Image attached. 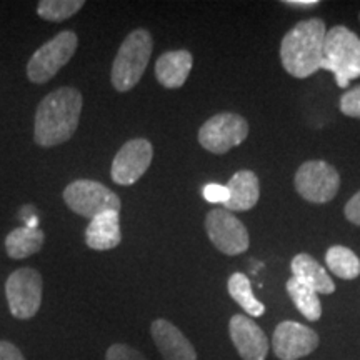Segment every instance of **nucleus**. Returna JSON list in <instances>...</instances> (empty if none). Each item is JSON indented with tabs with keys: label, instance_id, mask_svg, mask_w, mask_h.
<instances>
[{
	"label": "nucleus",
	"instance_id": "f257e3e1",
	"mask_svg": "<svg viewBox=\"0 0 360 360\" xmlns=\"http://www.w3.org/2000/svg\"><path fill=\"white\" fill-rule=\"evenodd\" d=\"M82 94L74 87H60L49 94L35 112L34 141L40 147H56L67 141L79 127Z\"/></svg>",
	"mask_w": 360,
	"mask_h": 360
},
{
	"label": "nucleus",
	"instance_id": "f03ea898",
	"mask_svg": "<svg viewBox=\"0 0 360 360\" xmlns=\"http://www.w3.org/2000/svg\"><path fill=\"white\" fill-rule=\"evenodd\" d=\"M326 34V24L321 19H309L299 22L283 35L281 60L287 74L297 79H307L321 70Z\"/></svg>",
	"mask_w": 360,
	"mask_h": 360
},
{
	"label": "nucleus",
	"instance_id": "7ed1b4c3",
	"mask_svg": "<svg viewBox=\"0 0 360 360\" xmlns=\"http://www.w3.org/2000/svg\"><path fill=\"white\" fill-rule=\"evenodd\" d=\"M322 70L335 75L340 89L349 87L350 80L360 77V39L344 25H335L323 40Z\"/></svg>",
	"mask_w": 360,
	"mask_h": 360
},
{
	"label": "nucleus",
	"instance_id": "20e7f679",
	"mask_svg": "<svg viewBox=\"0 0 360 360\" xmlns=\"http://www.w3.org/2000/svg\"><path fill=\"white\" fill-rule=\"evenodd\" d=\"M152 51L154 40L146 29L134 30L125 37L112 64L110 80L117 92H129L141 82Z\"/></svg>",
	"mask_w": 360,
	"mask_h": 360
},
{
	"label": "nucleus",
	"instance_id": "39448f33",
	"mask_svg": "<svg viewBox=\"0 0 360 360\" xmlns=\"http://www.w3.org/2000/svg\"><path fill=\"white\" fill-rule=\"evenodd\" d=\"M77 34L72 30L57 34L52 40L39 47V51L30 57L29 64H27V77L34 84L49 82L52 77H56L62 67L69 64V60L77 51Z\"/></svg>",
	"mask_w": 360,
	"mask_h": 360
},
{
	"label": "nucleus",
	"instance_id": "423d86ee",
	"mask_svg": "<svg viewBox=\"0 0 360 360\" xmlns=\"http://www.w3.org/2000/svg\"><path fill=\"white\" fill-rule=\"evenodd\" d=\"M64 200L70 210L90 220L109 210L120 212L119 195L96 180H74L65 187Z\"/></svg>",
	"mask_w": 360,
	"mask_h": 360
},
{
	"label": "nucleus",
	"instance_id": "0eeeda50",
	"mask_svg": "<svg viewBox=\"0 0 360 360\" xmlns=\"http://www.w3.org/2000/svg\"><path fill=\"white\" fill-rule=\"evenodd\" d=\"M8 310L19 321H29L42 304V276L35 269H17L6 282Z\"/></svg>",
	"mask_w": 360,
	"mask_h": 360
},
{
	"label": "nucleus",
	"instance_id": "6e6552de",
	"mask_svg": "<svg viewBox=\"0 0 360 360\" xmlns=\"http://www.w3.org/2000/svg\"><path fill=\"white\" fill-rule=\"evenodd\" d=\"M300 197L312 204H326L337 195L340 187L339 172L323 160L304 162L294 179Z\"/></svg>",
	"mask_w": 360,
	"mask_h": 360
},
{
	"label": "nucleus",
	"instance_id": "1a4fd4ad",
	"mask_svg": "<svg viewBox=\"0 0 360 360\" xmlns=\"http://www.w3.org/2000/svg\"><path fill=\"white\" fill-rule=\"evenodd\" d=\"M249 135V124L242 115L222 112L210 117L199 130V142L212 154H227Z\"/></svg>",
	"mask_w": 360,
	"mask_h": 360
},
{
	"label": "nucleus",
	"instance_id": "9d476101",
	"mask_svg": "<svg viewBox=\"0 0 360 360\" xmlns=\"http://www.w3.org/2000/svg\"><path fill=\"white\" fill-rule=\"evenodd\" d=\"M205 231L214 247L225 255L244 254L250 245L245 225L225 209H212L207 214Z\"/></svg>",
	"mask_w": 360,
	"mask_h": 360
},
{
	"label": "nucleus",
	"instance_id": "9b49d317",
	"mask_svg": "<svg viewBox=\"0 0 360 360\" xmlns=\"http://www.w3.org/2000/svg\"><path fill=\"white\" fill-rule=\"evenodd\" d=\"M154 157V147L146 139L125 142L112 162L110 177L119 186H132L147 172Z\"/></svg>",
	"mask_w": 360,
	"mask_h": 360
},
{
	"label": "nucleus",
	"instance_id": "f8f14e48",
	"mask_svg": "<svg viewBox=\"0 0 360 360\" xmlns=\"http://www.w3.org/2000/svg\"><path fill=\"white\" fill-rule=\"evenodd\" d=\"M319 347L317 332L304 323L283 321L274 330L272 349L277 359L299 360Z\"/></svg>",
	"mask_w": 360,
	"mask_h": 360
},
{
	"label": "nucleus",
	"instance_id": "ddd939ff",
	"mask_svg": "<svg viewBox=\"0 0 360 360\" xmlns=\"http://www.w3.org/2000/svg\"><path fill=\"white\" fill-rule=\"evenodd\" d=\"M232 344L244 360H265L269 354L267 335L249 315H233L229 322Z\"/></svg>",
	"mask_w": 360,
	"mask_h": 360
},
{
	"label": "nucleus",
	"instance_id": "4468645a",
	"mask_svg": "<svg viewBox=\"0 0 360 360\" xmlns=\"http://www.w3.org/2000/svg\"><path fill=\"white\" fill-rule=\"evenodd\" d=\"M150 334L164 360H197V352L191 340L165 319L152 322Z\"/></svg>",
	"mask_w": 360,
	"mask_h": 360
},
{
	"label": "nucleus",
	"instance_id": "2eb2a0df",
	"mask_svg": "<svg viewBox=\"0 0 360 360\" xmlns=\"http://www.w3.org/2000/svg\"><path fill=\"white\" fill-rule=\"evenodd\" d=\"M193 65V57L188 51L164 52L155 62V77L165 89H179L187 82Z\"/></svg>",
	"mask_w": 360,
	"mask_h": 360
},
{
	"label": "nucleus",
	"instance_id": "dca6fc26",
	"mask_svg": "<svg viewBox=\"0 0 360 360\" xmlns=\"http://www.w3.org/2000/svg\"><path fill=\"white\" fill-rule=\"evenodd\" d=\"M229 200L224 207L229 212H245L257 205L260 195L259 179L252 170H238L227 184Z\"/></svg>",
	"mask_w": 360,
	"mask_h": 360
},
{
	"label": "nucleus",
	"instance_id": "f3484780",
	"mask_svg": "<svg viewBox=\"0 0 360 360\" xmlns=\"http://www.w3.org/2000/svg\"><path fill=\"white\" fill-rule=\"evenodd\" d=\"M122 242L120 212L109 210L90 220L85 231V244L94 250H110Z\"/></svg>",
	"mask_w": 360,
	"mask_h": 360
},
{
	"label": "nucleus",
	"instance_id": "a211bd4d",
	"mask_svg": "<svg viewBox=\"0 0 360 360\" xmlns=\"http://www.w3.org/2000/svg\"><path fill=\"white\" fill-rule=\"evenodd\" d=\"M290 269L292 274H294L292 277L297 278L299 282H302L304 285L310 287V289H314L317 294L328 295L335 292L334 281H332L330 276L327 274V270L323 269L312 255H295L290 262Z\"/></svg>",
	"mask_w": 360,
	"mask_h": 360
},
{
	"label": "nucleus",
	"instance_id": "6ab92c4d",
	"mask_svg": "<svg viewBox=\"0 0 360 360\" xmlns=\"http://www.w3.org/2000/svg\"><path fill=\"white\" fill-rule=\"evenodd\" d=\"M45 242V233L40 229L19 227L6 237V250L11 259L20 260L37 254Z\"/></svg>",
	"mask_w": 360,
	"mask_h": 360
},
{
	"label": "nucleus",
	"instance_id": "aec40b11",
	"mask_svg": "<svg viewBox=\"0 0 360 360\" xmlns=\"http://www.w3.org/2000/svg\"><path fill=\"white\" fill-rule=\"evenodd\" d=\"M285 289L297 310H299L307 321L317 322L319 319L322 317L321 299H319V294L314 289L304 285L302 282H299L294 277H290L289 281H287Z\"/></svg>",
	"mask_w": 360,
	"mask_h": 360
},
{
	"label": "nucleus",
	"instance_id": "412c9836",
	"mask_svg": "<svg viewBox=\"0 0 360 360\" xmlns=\"http://www.w3.org/2000/svg\"><path fill=\"white\" fill-rule=\"evenodd\" d=\"M227 289L232 299L236 300V302L240 305V307L244 309L250 317L255 319V317H260V315H264L265 305L255 299L254 292H252V283L245 274H240V272L232 274L227 282Z\"/></svg>",
	"mask_w": 360,
	"mask_h": 360
},
{
	"label": "nucleus",
	"instance_id": "4be33fe9",
	"mask_svg": "<svg viewBox=\"0 0 360 360\" xmlns=\"http://www.w3.org/2000/svg\"><path fill=\"white\" fill-rule=\"evenodd\" d=\"M327 267L344 281H354L360 276V259L354 250L344 245H334L326 254Z\"/></svg>",
	"mask_w": 360,
	"mask_h": 360
},
{
	"label": "nucleus",
	"instance_id": "5701e85b",
	"mask_svg": "<svg viewBox=\"0 0 360 360\" xmlns=\"http://www.w3.org/2000/svg\"><path fill=\"white\" fill-rule=\"evenodd\" d=\"M84 6V0H42L39 2L37 13L44 20L64 22L74 17Z\"/></svg>",
	"mask_w": 360,
	"mask_h": 360
},
{
	"label": "nucleus",
	"instance_id": "b1692460",
	"mask_svg": "<svg viewBox=\"0 0 360 360\" xmlns=\"http://www.w3.org/2000/svg\"><path fill=\"white\" fill-rule=\"evenodd\" d=\"M340 110L344 115L360 119V85L354 89H349L347 92L340 97Z\"/></svg>",
	"mask_w": 360,
	"mask_h": 360
},
{
	"label": "nucleus",
	"instance_id": "393cba45",
	"mask_svg": "<svg viewBox=\"0 0 360 360\" xmlns=\"http://www.w3.org/2000/svg\"><path fill=\"white\" fill-rule=\"evenodd\" d=\"M105 360H148L146 355L139 352L137 349L130 347L127 344L110 345L105 354Z\"/></svg>",
	"mask_w": 360,
	"mask_h": 360
},
{
	"label": "nucleus",
	"instance_id": "a878e982",
	"mask_svg": "<svg viewBox=\"0 0 360 360\" xmlns=\"http://www.w3.org/2000/svg\"><path fill=\"white\" fill-rule=\"evenodd\" d=\"M202 195L210 204H225L229 200V188L227 186H220V184H207L202 188Z\"/></svg>",
	"mask_w": 360,
	"mask_h": 360
},
{
	"label": "nucleus",
	"instance_id": "bb28decb",
	"mask_svg": "<svg viewBox=\"0 0 360 360\" xmlns=\"http://www.w3.org/2000/svg\"><path fill=\"white\" fill-rule=\"evenodd\" d=\"M344 214H345V217H347V220H350V222L355 225H360V191L355 193V195L347 202V204H345Z\"/></svg>",
	"mask_w": 360,
	"mask_h": 360
},
{
	"label": "nucleus",
	"instance_id": "cd10ccee",
	"mask_svg": "<svg viewBox=\"0 0 360 360\" xmlns=\"http://www.w3.org/2000/svg\"><path fill=\"white\" fill-rule=\"evenodd\" d=\"M0 360H25V357L12 342L0 340Z\"/></svg>",
	"mask_w": 360,
	"mask_h": 360
},
{
	"label": "nucleus",
	"instance_id": "c85d7f7f",
	"mask_svg": "<svg viewBox=\"0 0 360 360\" xmlns=\"http://www.w3.org/2000/svg\"><path fill=\"white\" fill-rule=\"evenodd\" d=\"M35 217H39V215H37V210H35L34 205H24V207H22L20 212H19L20 220H24V222L27 224L29 220H32Z\"/></svg>",
	"mask_w": 360,
	"mask_h": 360
},
{
	"label": "nucleus",
	"instance_id": "c756f323",
	"mask_svg": "<svg viewBox=\"0 0 360 360\" xmlns=\"http://www.w3.org/2000/svg\"><path fill=\"white\" fill-rule=\"evenodd\" d=\"M285 6L292 7H300V8H312L319 6V0H285Z\"/></svg>",
	"mask_w": 360,
	"mask_h": 360
},
{
	"label": "nucleus",
	"instance_id": "7c9ffc66",
	"mask_svg": "<svg viewBox=\"0 0 360 360\" xmlns=\"http://www.w3.org/2000/svg\"><path fill=\"white\" fill-rule=\"evenodd\" d=\"M359 17H360V15H359Z\"/></svg>",
	"mask_w": 360,
	"mask_h": 360
}]
</instances>
